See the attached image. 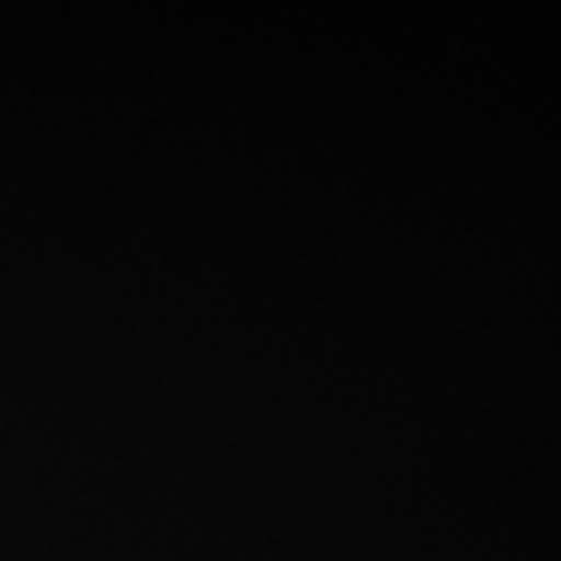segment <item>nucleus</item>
<instances>
[]
</instances>
